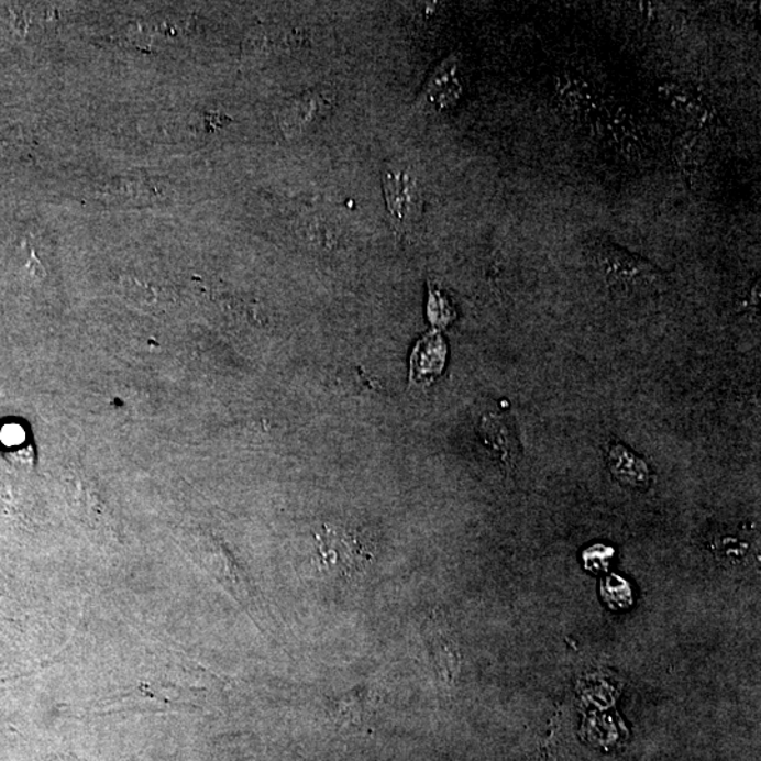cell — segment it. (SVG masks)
<instances>
[{"label": "cell", "mask_w": 761, "mask_h": 761, "mask_svg": "<svg viewBox=\"0 0 761 761\" xmlns=\"http://www.w3.org/2000/svg\"><path fill=\"white\" fill-rule=\"evenodd\" d=\"M660 97L670 112L695 132L709 126L713 118L710 108L697 92L681 85L668 84L660 88Z\"/></svg>", "instance_id": "5"}, {"label": "cell", "mask_w": 761, "mask_h": 761, "mask_svg": "<svg viewBox=\"0 0 761 761\" xmlns=\"http://www.w3.org/2000/svg\"><path fill=\"white\" fill-rule=\"evenodd\" d=\"M462 93L457 75V63L445 59L424 88L423 100L433 109H445L453 104Z\"/></svg>", "instance_id": "8"}, {"label": "cell", "mask_w": 761, "mask_h": 761, "mask_svg": "<svg viewBox=\"0 0 761 761\" xmlns=\"http://www.w3.org/2000/svg\"><path fill=\"white\" fill-rule=\"evenodd\" d=\"M334 104V93L327 88L312 89L290 99L279 113V126L288 139L302 136L305 132L327 117Z\"/></svg>", "instance_id": "2"}, {"label": "cell", "mask_w": 761, "mask_h": 761, "mask_svg": "<svg viewBox=\"0 0 761 761\" xmlns=\"http://www.w3.org/2000/svg\"><path fill=\"white\" fill-rule=\"evenodd\" d=\"M479 435L483 442L495 457L505 467L512 470L518 464L520 454V442L515 430L512 420L505 415L488 413L481 419Z\"/></svg>", "instance_id": "3"}, {"label": "cell", "mask_w": 761, "mask_h": 761, "mask_svg": "<svg viewBox=\"0 0 761 761\" xmlns=\"http://www.w3.org/2000/svg\"><path fill=\"white\" fill-rule=\"evenodd\" d=\"M708 143L703 133L690 130L687 134L679 140L677 159L681 167L691 172L698 169L707 162Z\"/></svg>", "instance_id": "11"}, {"label": "cell", "mask_w": 761, "mask_h": 761, "mask_svg": "<svg viewBox=\"0 0 761 761\" xmlns=\"http://www.w3.org/2000/svg\"><path fill=\"white\" fill-rule=\"evenodd\" d=\"M603 597L613 609L626 608L632 604V593L622 578L610 575L603 583Z\"/></svg>", "instance_id": "12"}, {"label": "cell", "mask_w": 761, "mask_h": 761, "mask_svg": "<svg viewBox=\"0 0 761 761\" xmlns=\"http://www.w3.org/2000/svg\"><path fill=\"white\" fill-rule=\"evenodd\" d=\"M599 129L603 136L625 155L638 154L642 148V134H640L638 122L624 109L603 113L599 119Z\"/></svg>", "instance_id": "7"}, {"label": "cell", "mask_w": 761, "mask_h": 761, "mask_svg": "<svg viewBox=\"0 0 761 761\" xmlns=\"http://www.w3.org/2000/svg\"><path fill=\"white\" fill-rule=\"evenodd\" d=\"M610 472L620 483L632 488H644L649 483L648 465L622 444H615L609 452Z\"/></svg>", "instance_id": "9"}, {"label": "cell", "mask_w": 761, "mask_h": 761, "mask_svg": "<svg viewBox=\"0 0 761 761\" xmlns=\"http://www.w3.org/2000/svg\"><path fill=\"white\" fill-rule=\"evenodd\" d=\"M555 100L565 117L575 120L593 117L598 108V97L593 84L577 75L564 74L558 78Z\"/></svg>", "instance_id": "4"}, {"label": "cell", "mask_w": 761, "mask_h": 761, "mask_svg": "<svg viewBox=\"0 0 761 761\" xmlns=\"http://www.w3.org/2000/svg\"><path fill=\"white\" fill-rule=\"evenodd\" d=\"M374 701L372 690H354L339 701H334L335 718L339 719V723L348 725L367 723L365 719L372 718L374 713Z\"/></svg>", "instance_id": "10"}, {"label": "cell", "mask_w": 761, "mask_h": 761, "mask_svg": "<svg viewBox=\"0 0 761 761\" xmlns=\"http://www.w3.org/2000/svg\"><path fill=\"white\" fill-rule=\"evenodd\" d=\"M384 192L390 220L404 228L418 217L420 192L417 174L404 164L388 165L384 172Z\"/></svg>", "instance_id": "1"}, {"label": "cell", "mask_w": 761, "mask_h": 761, "mask_svg": "<svg viewBox=\"0 0 761 761\" xmlns=\"http://www.w3.org/2000/svg\"><path fill=\"white\" fill-rule=\"evenodd\" d=\"M600 265L610 283L622 285L650 284L655 279L652 265L615 249H605Z\"/></svg>", "instance_id": "6"}, {"label": "cell", "mask_w": 761, "mask_h": 761, "mask_svg": "<svg viewBox=\"0 0 761 761\" xmlns=\"http://www.w3.org/2000/svg\"><path fill=\"white\" fill-rule=\"evenodd\" d=\"M610 555H613V550L603 548V545L589 549L588 552L584 554L585 565L594 571L607 570Z\"/></svg>", "instance_id": "13"}]
</instances>
